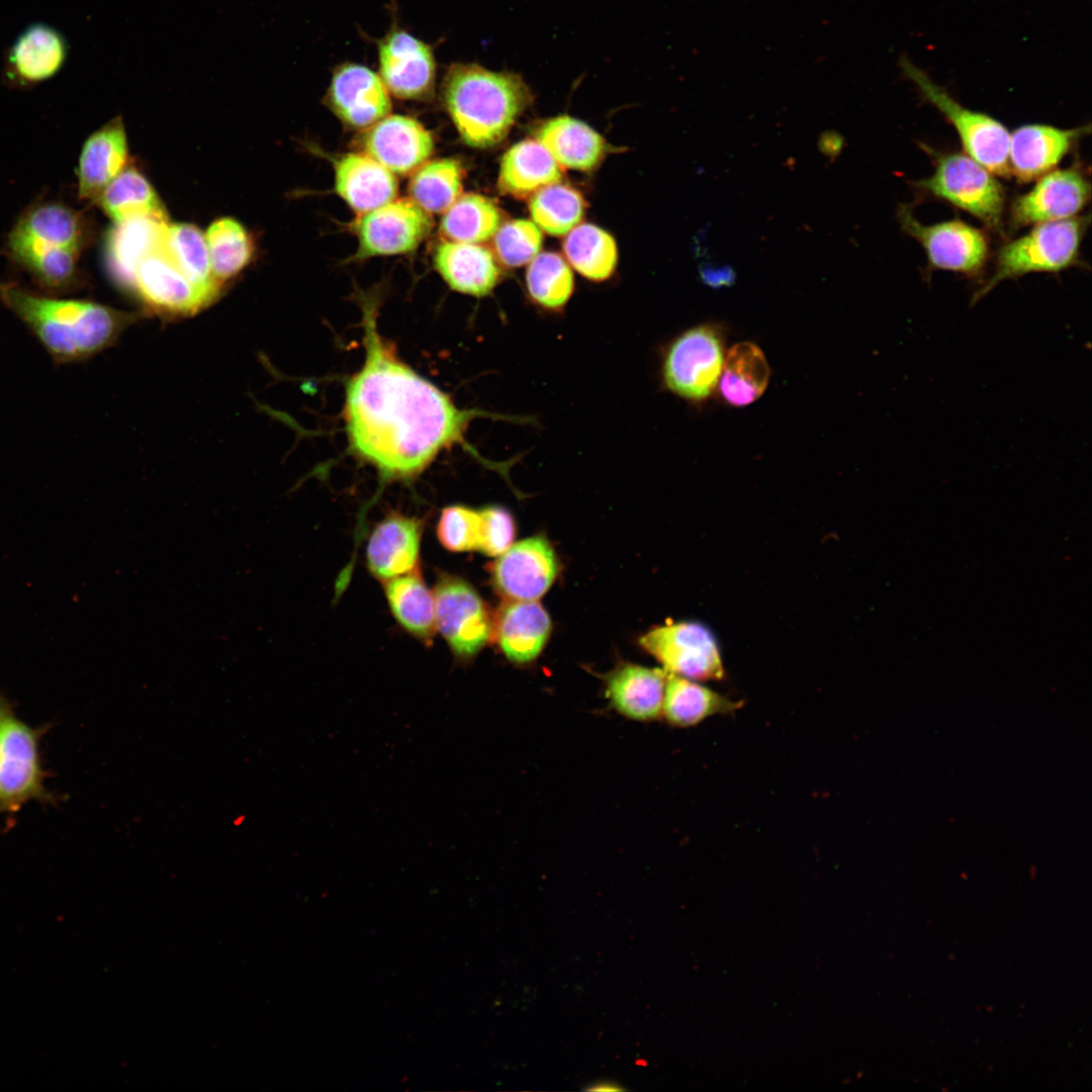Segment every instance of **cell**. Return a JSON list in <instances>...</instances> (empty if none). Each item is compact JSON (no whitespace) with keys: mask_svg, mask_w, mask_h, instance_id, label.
Segmentation results:
<instances>
[{"mask_svg":"<svg viewBox=\"0 0 1092 1092\" xmlns=\"http://www.w3.org/2000/svg\"><path fill=\"white\" fill-rule=\"evenodd\" d=\"M167 215L136 214L114 222L106 238V263L113 280L132 288L140 262L166 246Z\"/></svg>","mask_w":1092,"mask_h":1092,"instance_id":"44dd1931","label":"cell"},{"mask_svg":"<svg viewBox=\"0 0 1092 1092\" xmlns=\"http://www.w3.org/2000/svg\"><path fill=\"white\" fill-rule=\"evenodd\" d=\"M87 242V228L82 215L73 208L54 201L40 202L26 209L10 231L6 251L15 263L35 254L61 250L82 252Z\"/></svg>","mask_w":1092,"mask_h":1092,"instance_id":"4fadbf2b","label":"cell"},{"mask_svg":"<svg viewBox=\"0 0 1092 1092\" xmlns=\"http://www.w3.org/2000/svg\"><path fill=\"white\" fill-rule=\"evenodd\" d=\"M769 367L758 346L741 342L728 351L720 376V392L731 405L754 402L766 389Z\"/></svg>","mask_w":1092,"mask_h":1092,"instance_id":"d6a6232c","label":"cell"},{"mask_svg":"<svg viewBox=\"0 0 1092 1092\" xmlns=\"http://www.w3.org/2000/svg\"><path fill=\"white\" fill-rule=\"evenodd\" d=\"M902 73L915 84L921 97L935 106L957 129L968 156L991 173L1010 174L1008 151L1010 133L988 114L964 107L940 85L907 57L899 60Z\"/></svg>","mask_w":1092,"mask_h":1092,"instance_id":"8992f818","label":"cell"},{"mask_svg":"<svg viewBox=\"0 0 1092 1092\" xmlns=\"http://www.w3.org/2000/svg\"><path fill=\"white\" fill-rule=\"evenodd\" d=\"M639 644L667 673L693 680H719L724 667L717 642L700 623L677 622L656 627Z\"/></svg>","mask_w":1092,"mask_h":1092,"instance_id":"30bf717a","label":"cell"},{"mask_svg":"<svg viewBox=\"0 0 1092 1092\" xmlns=\"http://www.w3.org/2000/svg\"><path fill=\"white\" fill-rule=\"evenodd\" d=\"M699 275L701 281L713 289L729 287L736 281V272L729 264L703 263Z\"/></svg>","mask_w":1092,"mask_h":1092,"instance_id":"f6af8a7d","label":"cell"},{"mask_svg":"<svg viewBox=\"0 0 1092 1092\" xmlns=\"http://www.w3.org/2000/svg\"><path fill=\"white\" fill-rule=\"evenodd\" d=\"M898 217L902 229L923 247L931 267L970 276L984 267L989 242L981 230L961 220L923 224L906 205L900 206Z\"/></svg>","mask_w":1092,"mask_h":1092,"instance_id":"7c38bea8","label":"cell"},{"mask_svg":"<svg viewBox=\"0 0 1092 1092\" xmlns=\"http://www.w3.org/2000/svg\"><path fill=\"white\" fill-rule=\"evenodd\" d=\"M666 678L663 668L621 664L605 678L606 697L625 718L654 721L661 717Z\"/></svg>","mask_w":1092,"mask_h":1092,"instance_id":"4316f807","label":"cell"},{"mask_svg":"<svg viewBox=\"0 0 1092 1092\" xmlns=\"http://www.w3.org/2000/svg\"><path fill=\"white\" fill-rule=\"evenodd\" d=\"M335 191L358 214L395 199L394 174L365 153H348L334 163Z\"/></svg>","mask_w":1092,"mask_h":1092,"instance_id":"83f0119b","label":"cell"},{"mask_svg":"<svg viewBox=\"0 0 1092 1092\" xmlns=\"http://www.w3.org/2000/svg\"><path fill=\"white\" fill-rule=\"evenodd\" d=\"M543 235L528 219L509 220L493 236V251L504 266L516 268L530 263L540 252Z\"/></svg>","mask_w":1092,"mask_h":1092,"instance_id":"b9f144b4","label":"cell"},{"mask_svg":"<svg viewBox=\"0 0 1092 1092\" xmlns=\"http://www.w3.org/2000/svg\"><path fill=\"white\" fill-rule=\"evenodd\" d=\"M433 228L431 214L411 198L393 199L361 213L352 224L358 242L355 259L406 254Z\"/></svg>","mask_w":1092,"mask_h":1092,"instance_id":"8fae6325","label":"cell"},{"mask_svg":"<svg viewBox=\"0 0 1092 1092\" xmlns=\"http://www.w3.org/2000/svg\"><path fill=\"white\" fill-rule=\"evenodd\" d=\"M379 77L394 97L426 100L435 89L436 59L432 47L392 26L377 41Z\"/></svg>","mask_w":1092,"mask_h":1092,"instance_id":"5bb4252c","label":"cell"},{"mask_svg":"<svg viewBox=\"0 0 1092 1092\" xmlns=\"http://www.w3.org/2000/svg\"><path fill=\"white\" fill-rule=\"evenodd\" d=\"M114 222L136 214L166 215L156 191L146 177L126 166L95 201Z\"/></svg>","mask_w":1092,"mask_h":1092,"instance_id":"74e56055","label":"cell"},{"mask_svg":"<svg viewBox=\"0 0 1092 1092\" xmlns=\"http://www.w3.org/2000/svg\"><path fill=\"white\" fill-rule=\"evenodd\" d=\"M503 221V212L489 197L461 194L443 213L440 234L446 241L480 244L493 238Z\"/></svg>","mask_w":1092,"mask_h":1092,"instance_id":"836d02e7","label":"cell"},{"mask_svg":"<svg viewBox=\"0 0 1092 1092\" xmlns=\"http://www.w3.org/2000/svg\"><path fill=\"white\" fill-rule=\"evenodd\" d=\"M68 52V42L59 30L46 23H32L10 47L5 75L8 81L19 86L40 83L61 71Z\"/></svg>","mask_w":1092,"mask_h":1092,"instance_id":"7402d4cb","label":"cell"},{"mask_svg":"<svg viewBox=\"0 0 1092 1092\" xmlns=\"http://www.w3.org/2000/svg\"><path fill=\"white\" fill-rule=\"evenodd\" d=\"M384 582L385 596L397 623L414 637L431 640L436 631L435 599L420 569Z\"/></svg>","mask_w":1092,"mask_h":1092,"instance_id":"1f68e13d","label":"cell"},{"mask_svg":"<svg viewBox=\"0 0 1092 1092\" xmlns=\"http://www.w3.org/2000/svg\"><path fill=\"white\" fill-rule=\"evenodd\" d=\"M481 536L479 551L488 556H498L513 544L516 525L512 514L497 506L479 511Z\"/></svg>","mask_w":1092,"mask_h":1092,"instance_id":"ee69618b","label":"cell"},{"mask_svg":"<svg viewBox=\"0 0 1092 1092\" xmlns=\"http://www.w3.org/2000/svg\"><path fill=\"white\" fill-rule=\"evenodd\" d=\"M586 203L581 193L559 182L545 186L529 198L533 222L545 233L560 237L582 219Z\"/></svg>","mask_w":1092,"mask_h":1092,"instance_id":"60d3db41","label":"cell"},{"mask_svg":"<svg viewBox=\"0 0 1092 1092\" xmlns=\"http://www.w3.org/2000/svg\"><path fill=\"white\" fill-rule=\"evenodd\" d=\"M527 293L532 302L549 312H560L574 290L571 269L554 252L539 253L529 264L526 273Z\"/></svg>","mask_w":1092,"mask_h":1092,"instance_id":"f35d334b","label":"cell"},{"mask_svg":"<svg viewBox=\"0 0 1092 1092\" xmlns=\"http://www.w3.org/2000/svg\"><path fill=\"white\" fill-rule=\"evenodd\" d=\"M0 301L36 338L55 364L84 361L111 346L133 321L94 301L36 293L0 282Z\"/></svg>","mask_w":1092,"mask_h":1092,"instance_id":"7a4b0ae2","label":"cell"},{"mask_svg":"<svg viewBox=\"0 0 1092 1092\" xmlns=\"http://www.w3.org/2000/svg\"><path fill=\"white\" fill-rule=\"evenodd\" d=\"M535 135L561 168L592 171L607 152L606 142L600 133L568 115L544 120L536 128Z\"/></svg>","mask_w":1092,"mask_h":1092,"instance_id":"f1b7e54d","label":"cell"},{"mask_svg":"<svg viewBox=\"0 0 1092 1092\" xmlns=\"http://www.w3.org/2000/svg\"><path fill=\"white\" fill-rule=\"evenodd\" d=\"M562 247L569 264L592 281L607 280L616 269V242L609 233L595 224L582 223L573 228Z\"/></svg>","mask_w":1092,"mask_h":1092,"instance_id":"e575fe53","label":"cell"},{"mask_svg":"<svg viewBox=\"0 0 1092 1092\" xmlns=\"http://www.w3.org/2000/svg\"><path fill=\"white\" fill-rule=\"evenodd\" d=\"M433 594L436 631L458 659L468 661L492 638L488 608L470 583L455 575H440Z\"/></svg>","mask_w":1092,"mask_h":1092,"instance_id":"9c48e42d","label":"cell"},{"mask_svg":"<svg viewBox=\"0 0 1092 1092\" xmlns=\"http://www.w3.org/2000/svg\"><path fill=\"white\" fill-rule=\"evenodd\" d=\"M167 250L184 275L211 301L220 286L213 278L205 235L195 225H168Z\"/></svg>","mask_w":1092,"mask_h":1092,"instance_id":"8d00e7d4","label":"cell"},{"mask_svg":"<svg viewBox=\"0 0 1092 1092\" xmlns=\"http://www.w3.org/2000/svg\"><path fill=\"white\" fill-rule=\"evenodd\" d=\"M132 289L162 315H190L211 302L179 269L166 246L140 262Z\"/></svg>","mask_w":1092,"mask_h":1092,"instance_id":"e0dca14e","label":"cell"},{"mask_svg":"<svg viewBox=\"0 0 1092 1092\" xmlns=\"http://www.w3.org/2000/svg\"><path fill=\"white\" fill-rule=\"evenodd\" d=\"M205 240L213 278L221 287L249 264L254 252L252 239L239 221L223 217L209 225Z\"/></svg>","mask_w":1092,"mask_h":1092,"instance_id":"ab89813d","label":"cell"},{"mask_svg":"<svg viewBox=\"0 0 1092 1092\" xmlns=\"http://www.w3.org/2000/svg\"><path fill=\"white\" fill-rule=\"evenodd\" d=\"M845 145L844 136L835 129L822 131L817 140L818 151L831 163L840 156Z\"/></svg>","mask_w":1092,"mask_h":1092,"instance_id":"bcb514c9","label":"cell"},{"mask_svg":"<svg viewBox=\"0 0 1092 1092\" xmlns=\"http://www.w3.org/2000/svg\"><path fill=\"white\" fill-rule=\"evenodd\" d=\"M550 632L549 615L536 601H507L493 619L492 637L513 663L536 659Z\"/></svg>","mask_w":1092,"mask_h":1092,"instance_id":"cb8c5ba5","label":"cell"},{"mask_svg":"<svg viewBox=\"0 0 1092 1092\" xmlns=\"http://www.w3.org/2000/svg\"><path fill=\"white\" fill-rule=\"evenodd\" d=\"M325 104L347 126L368 128L391 111L390 95L378 74L368 67L345 62L332 73Z\"/></svg>","mask_w":1092,"mask_h":1092,"instance_id":"2e32d148","label":"cell"},{"mask_svg":"<svg viewBox=\"0 0 1092 1092\" xmlns=\"http://www.w3.org/2000/svg\"><path fill=\"white\" fill-rule=\"evenodd\" d=\"M366 129L363 153L393 174L414 173L434 151L431 132L410 116L388 114Z\"/></svg>","mask_w":1092,"mask_h":1092,"instance_id":"ac0fdd59","label":"cell"},{"mask_svg":"<svg viewBox=\"0 0 1092 1092\" xmlns=\"http://www.w3.org/2000/svg\"><path fill=\"white\" fill-rule=\"evenodd\" d=\"M723 364L721 332L712 325L696 326L665 347L660 366L661 381L674 395L699 402L716 389Z\"/></svg>","mask_w":1092,"mask_h":1092,"instance_id":"52a82bcc","label":"cell"},{"mask_svg":"<svg viewBox=\"0 0 1092 1092\" xmlns=\"http://www.w3.org/2000/svg\"><path fill=\"white\" fill-rule=\"evenodd\" d=\"M126 163V135L121 118L116 117L94 131L82 147L77 169L78 197L96 201Z\"/></svg>","mask_w":1092,"mask_h":1092,"instance_id":"484cf974","label":"cell"},{"mask_svg":"<svg viewBox=\"0 0 1092 1092\" xmlns=\"http://www.w3.org/2000/svg\"><path fill=\"white\" fill-rule=\"evenodd\" d=\"M1084 229L1085 220L1075 217L1041 222L1006 244L998 252L992 276L972 301L981 299L1003 280L1031 272H1060L1075 265Z\"/></svg>","mask_w":1092,"mask_h":1092,"instance_id":"5b68a950","label":"cell"},{"mask_svg":"<svg viewBox=\"0 0 1092 1092\" xmlns=\"http://www.w3.org/2000/svg\"><path fill=\"white\" fill-rule=\"evenodd\" d=\"M588 1089L597 1091V1090H620L621 1088L616 1087V1085H614V1084L602 1083V1084H595L594 1087H589Z\"/></svg>","mask_w":1092,"mask_h":1092,"instance_id":"7dc6e473","label":"cell"},{"mask_svg":"<svg viewBox=\"0 0 1092 1092\" xmlns=\"http://www.w3.org/2000/svg\"><path fill=\"white\" fill-rule=\"evenodd\" d=\"M463 168L453 158L424 163L408 183L410 198L427 212L444 213L462 194Z\"/></svg>","mask_w":1092,"mask_h":1092,"instance_id":"d590c367","label":"cell"},{"mask_svg":"<svg viewBox=\"0 0 1092 1092\" xmlns=\"http://www.w3.org/2000/svg\"><path fill=\"white\" fill-rule=\"evenodd\" d=\"M423 523L420 519L391 513L373 529L366 561L381 581L419 569Z\"/></svg>","mask_w":1092,"mask_h":1092,"instance_id":"ffe728a7","label":"cell"},{"mask_svg":"<svg viewBox=\"0 0 1092 1092\" xmlns=\"http://www.w3.org/2000/svg\"><path fill=\"white\" fill-rule=\"evenodd\" d=\"M557 572L556 554L543 536L512 544L490 566L493 585L508 601H537Z\"/></svg>","mask_w":1092,"mask_h":1092,"instance_id":"9a60e30c","label":"cell"},{"mask_svg":"<svg viewBox=\"0 0 1092 1092\" xmlns=\"http://www.w3.org/2000/svg\"><path fill=\"white\" fill-rule=\"evenodd\" d=\"M441 98L461 140L477 149L506 139L533 96L517 74L494 72L478 64H451L441 84Z\"/></svg>","mask_w":1092,"mask_h":1092,"instance_id":"3957f363","label":"cell"},{"mask_svg":"<svg viewBox=\"0 0 1092 1092\" xmlns=\"http://www.w3.org/2000/svg\"><path fill=\"white\" fill-rule=\"evenodd\" d=\"M968 155L937 156L934 173L916 186L973 214L991 226L1000 223L1005 194L997 179Z\"/></svg>","mask_w":1092,"mask_h":1092,"instance_id":"ba28073f","label":"cell"},{"mask_svg":"<svg viewBox=\"0 0 1092 1092\" xmlns=\"http://www.w3.org/2000/svg\"><path fill=\"white\" fill-rule=\"evenodd\" d=\"M41 735L42 729L19 719L0 693V815L15 813L30 801L55 802L44 786Z\"/></svg>","mask_w":1092,"mask_h":1092,"instance_id":"277c9868","label":"cell"},{"mask_svg":"<svg viewBox=\"0 0 1092 1092\" xmlns=\"http://www.w3.org/2000/svg\"><path fill=\"white\" fill-rule=\"evenodd\" d=\"M1090 198V184L1076 168L1051 171L1012 204L1015 225L1074 217Z\"/></svg>","mask_w":1092,"mask_h":1092,"instance_id":"d6986e66","label":"cell"},{"mask_svg":"<svg viewBox=\"0 0 1092 1092\" xmlns=\"http://www.w3.org/2000/svg\"><path fill=\"white\" fill-rule=\"evenodd\" d=\"M481 536L479 511L455 505L445 508L437 525V537L452 552L478 550Z\"/></svg>","mask_w":1092,"mask_h":1092,"instance_id":"7bdbcfd3","label":"cell"},{"mask_svg":"<svg viewBox=\"0 0 1092 1092\" xmlns=\"http://www.w3.org/2000/svg\"><path fill=\"white\" fill-rule=\"evenodd\" d=\"M741 706L742 702L728 699L697 680L667 673L661 717L673 727L686 728L716 715L733 713Z\"/></svg>","mask_w":1092,"mask_h":1092,"instance_id":"4dcf8cb0","label":"cell"},{"mask_svg":"<svg viewBox=\"0 0 1092 1092\" xmlns=\"http://www.w3.org/2000/svg\"><path fill=\"white\" fill-rule=\"evenodd\" d=\"M434 265L447 285L459 293L483 297L500 280V269L492 252L479 244L444 240L434 252Z\"/></svg>","mask_w":1092,"mask_h":1092,"instance_id":"d4e9b609","label":"cell"},{"mask_svg":"<svg viewBox=\"0 0 1092 1092\" xmlns=\"http://www.w3.org/2000/svg\"><path fill=\"white\" fill-rule=\"evenodd\" d=\"M1088 129L1084 126L1063 129L1046 124L1016 128L1009 140L1010 173L1027 182L1051 172Z\"/></svg>","mask_w":1092,"mask_h":1092,"instance_id":"603a6c76","label":"cell"},{"mask_svg":"<svg viewBox=\"0 0 1092 1092\" xmlns=\"http://www.w3.org/2000/svg\"><path fill=\"white\" fill-rule=\"evenodd\" d=\"M562 168L536 140L515 144L503 156L497 189L516 199L530 198L541 188L560 182Z\"/></svg>","mask_w":1092,"mask_h":1092,"instance_id":"f546056e","label":"cell"},{"mask_svg":"<svg viewBox=\"0 0 1092 1092\" xmlns=\"http://www.w3.org/2000/svg\"><path fill=\"white\" fill-rule=\"evenodd\" d=\"M376 306L363 305L365 359L347 382L343 418L350 451L385 481L420 475L441 453L464 443L479 416L529 423L527 417L461 410L419 375L378 332Z\"/></svg>","mask_w":1092,"mask_h":1092,"instance_id":"6da1fadb","label":"cell"}]
</instances>
